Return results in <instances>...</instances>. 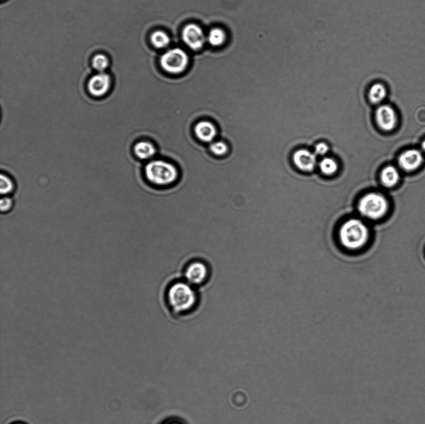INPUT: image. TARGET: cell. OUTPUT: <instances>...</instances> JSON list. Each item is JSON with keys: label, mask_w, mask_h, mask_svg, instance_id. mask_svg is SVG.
Segmentation results:
<instances>
[{"label": "cell", "mask_w": 425, "mask_h": 424, "mask_svg": "<svg viewBox=\"0 0 425 424\" xmlns=\"http://www.w3.org/2000/svg\"><path fill=\"white\" fill-rule=\"evenodd\" d=\"M335 242L342 250L358 254L368 248L373 239L369 223L361 218H349L339 225L335 231Z\"/></svg>", "instance_id": "1"}, {"label": "cell", "mask_w": 425, "mask_h": 424, "mask_svg": "<svg viewBox=\"0 0 425 424\" xmlns=\"http://www.w3.org/2000/svg\"><path fill=\"white\" fill-rule=\"evenodd\" d=\"M144 177L149 184L158 188H168L179 182L181 171L174 163L163 158L149 160L144 166Z\"/></svg>", "instance_id": "2"}, {"label": "cell", "mask_w": 425, "mask_h": 424, "mask_svg": "<svg viewBox=\"0 0 425 424\" xmlns=\"http://www.w3.org/2000/svg\"><path fill=\"white\" fill-rule=\"evenodd\" d=\"M166 300L173 313L184 314L194 308L197 302V296L190 284L176 281L169 286Z\"/></svg>", "instance_id": "3"}, {"label": "cell", "mask_w": 425, "mask_h": 424, "mask_svg": "<svg viewBox=\"0 0 425 424\" xmlns=\"http://www.w3.org/2000/svg\"><path fill=\"white\" fill-rule=\"evenodd\" d=\"M389 210V203L383 196L370 193L359 202L358 211L362 219L367 222H377L384 219Z\"/></svg>", "instance_id": "4"}, {"label": "cell", "mask_w": 425, "mask_h": 424, "mask_svg": "<svg viewBox=\"0 0 425 424\" xmlns=\"http://www.w3.org/2000/svg\"><path fill=\"white\" fill-rule=\"evenodd\" d=\"M188 54L180 48H174L166 51L160 58L161 66L166 73L180 74L185 71L189 65Z\"/></svg>", "instance_id": "5"}, {"label": "cell", "mask_w": 425, "mask_h": 424, "mask_svg": "<svg viewBox=\"0 0 425 424\" xmlns=\"http://www.w3.org/2000/svg\"><path fill=\"white\" fill-rule=\"evenodd\" d=\"M193 134L198 142L205 145H209L215 141L220 135V130L213 120L203 119L194 123Z\"/></svg>", "instance_id": "6"}, {"label": "cell", "mask_w": 425, "mask_h": 424, "mask_svg": "<svg viewBox=\"0 0 425 424\" xmlns=\"http://www.w3.org/2000/svg\"><path fill=\"white\" fill-rule=\"evenodd\" d=\"M209 276L208 266L200 261H193L185 269L186 282L192 286L203 285L208 279Z\"/></svg>", "instance_id": "7"}, {"label": "cell", "mask_w": 425, "mask_h": 424, "mask_svg": "<svg viewBox=\"0 0 425 424\" xmlns=\"http://www.w3.org/2000/svg\"><path fill=\"white\" fill-rule=\"evenodd\" d=\"M182 38L184 42L194 51L200 50L206 39L203 29L196 24H189L184 28Z\"/></svg>", "instance_id": "8"}, {"label": "cell", "mask_w": 425, "mask_h": 424, "mask_svg": "<svg viewBox=\"0 0 425 424\" xmlns=\"http://www.w3.org/2000/svg\"><path fill=\"white\" fill-rule=\"evenodd\" d=\"M110 85V77L107 74L100 73L92 77L89 80L88 89L89 92L93 96L99 97L108 92Z\"/></svg>", "instance_id": "9"}, {"label": "cell", "mask_w": 425, "mask_h": 424, "mask_svg": "<svg viewBox=\"0 0 425 424\" xmlns=\"http://www.w3.org/2000/svg\"><path fill=\"white\" fill-rule=\"evenodd\" d=\"M376 120L379 127L385 131L392 130L397 122L394 110L388 105L381 106L377 109Z\"/></svg>", "instance_id": "10"}, {"label": "cell", "mask_w": 425, "mask_h": 424, "mask_svg": "<svg viewBox=\"0 0 425 424\" xmlns=\"http://www.w3.org/2000/svg\"><path fill=\"white\" fill-rule=\"evenodd\" d=\"M133 153L140 160H151L159 154V150L156 144L151 140H142L134 145Z\"/></svg>", "instance_id": "11"}, {"label": "cell", "mask_w": 425, "mask_h": 424, "mask_svg": "<svg viewBox=\"0 0 425 424\" xmlns=\"http://www.w3.org/2000/svg\"><path fill=\"white\" fill-rule=\"evenodd\" d=\"M294 161L298 168L303 171L314 170L317 166L316 154L306 150H298L294 154Z\"/></svg>", "instance_id": "12"}, {"label": "cell", "mask_w": 425, "mask_h": 424, "mask_svg": "<svg viewBox=\"0 0 425 424\" xmlns=\"http://www.w3.org/2000/svg\"><path fill=\"white\" fill-rule=\"evenodd\" d=\"M423 158L420 151L411 150L405 152L399 157V165L403 170L412 171L420 167Z\"/></svg>", "instance_id": "13"}, {"label": "cell", "mask_w": 425, "mask_h": 424, "mask_svg": "<svg viewBox=\"0 0 425 424\" xmlns=\"http://www.w3.org/2000/svg\"><path fill=\"white\" fill-rule=\"evenodd\" d=\"M208 151L211 155L217 158H223L229 155L231 152V145L223 139H217L208 145Z\"/></svg>", "instance_id": "14"}, {"label": "cell", "mask_w": 425, "mask_h": 424, "mask_svg": "<svg viewBox=\"0 0 425 424\" xmlns=\"http://www.w3.org/2000/svg\"><path fill=\"white\" fill-rule=\"evenodd\" d=\"M381 180L386 187H391L398 181L399 174L397 169L392 166H388L382 172Z\"/></svg>", "instance_id": "15"}, {"label": "cell", "mask_w": 425, "mask_h": 424, "mask_svg": "<svg viewBox=\"0 0 425 424\" xmlns=\"http://www.w3.org/2000/svg\"><path fill=\"white\" fill-rule=\"evenodd\" d=\"M387 94L386 88L383 84H375L370 87L369 93V97L370 101L374 104L383 101Z\"/></svg>", "instance_id": "16"}, {"label": "cell", "mask_w": 425, "mask_h": 424, "mask_svg": "<svg viewBox=\"0 0 425 424\" xmlns=\"http://www.w3.org/2000/svg\"><path fill=\"white\" fill-rule=\"evenodd\" d=\"M151 41L155 48L163 49L168 46L170 43V38L163 31H157L152 34Z\"/></svg>", "instance_id": "17"}, {"label": "cell", "mask_w": 425, "mask_h": 424, "mask_svg": "<svg viewBox=\"0 0 425 424\" xmlns=\"http://www.w3.org/2000/svg\"><path fill=\"white\" fill-rule=\"evenodd\" d=\"M208 40L213 46H219L225 42L226 33L222 29L217 28L212 29L208 34Z\"/></svg>", "instance_id": "18"}, {"label": "cell", "mask_w": 425, "mask_h": 424, "mask_svg": "<svg viewBox=\"0 0 425 424\" xmlns=\"http://www.w3.org/2000/svg\"><path fill=\"white\" fill-rule=\"evenodd\" d=\"M320 169L323 173L326 175H332L338 170L337 163L334 159L326 157L320 162Z\"/></svg>", "instance_id": "19"}, {"label": "cell", "mask_w": 425, "mask_h": 424, "mask_svg": "<svg viewBox=\"0 0 425 424\" xmlns=\"http://www.w3.org/2000/svg\"><path fill=\"white\" fill-rule=\"evenodd\" d=\"M93 65L95 69L103 73L109 65L108 57L102 54H97L94 57Z\"/></svg>", "instance_id": "20"}, {"label": "cell", "mask_w": 425, "mask_h": 424, "mask_svg": "<svg viewBox=\"0 0 425 424\" xmlns=\"http://www.w3.org/2000/svg\"><path fill=\"white\" fill-rule=\"evenodd\" d=\"M13 189V184L9 177L1 175L0 177V191L2 194H7L11 193Z\"/></svg>", "instance_id": "21"}, {"label": "cell", "mask_w": 425, "mask_h": 424, "mask_svg": "<svg viewBox=\"0 0 425 424\" xmlns=\"http://www.w3.org/2000/svg\"><path fill=\"white\" fill-rule=\"evenodd\" d=\"M13 202L11 199L5 197L1 200L0 203V208L2 212H7L9 211L11 207H12Z\"/></svg>", "instance_id": "22"}, {"label": "cell", "mask_w": 425, "mask_h": 424, "mask_svg": "<svg viewBox=\"0 0 425 424\" xmlns=\"http://www.w3.org/2000/svg\"><path fill=\"white\" fill-rule=\"evenodd\" d=\"M328 146L325 143H319L315 147V154L317 155L324 156L328 152Z\"/></svg>", "instance_id": "23"}, {"label": "cell", "mask_w": 425, "mask_h": 424, "mask_svg": "<svg viewBox=\"0 0 425 424\" xmlns=\"http://www.w3.org/2000/svg\"><path fill=\"white\" fill-rule=\"evenodd\" d=\"M422 148H423V150L425 151V141H424L423 144H422Z\"/></svg>", "instance_id": "24"}, {"label": "cell", "mask_w": 425, "mask_h": 424, "mask_svg": "<svg viewBox=\"0 0 425 424\" xmlns=\"http://www.w3.org/2000/svg\"><path fill=\"white\" fill-rule=\"evenodd\" d=\"M14 424H24V423H14Z\"/></svg>", "instance_id": "25"}]
</instances>
